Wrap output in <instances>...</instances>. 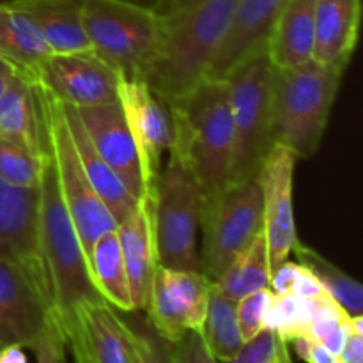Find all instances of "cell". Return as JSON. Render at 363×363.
<instances>
[{
	"label": "cell",
	"instance_id": "cell-1",
	"mask_svg": "<svg viewBox=\"0 0 363 363\" xmlns=\"http://www.w3.org/2000/svg\"><path fill=\"white\" fill-rule=\"evenodd\" d=\"M238 0H163L158 39L144 80L167 103H176L208 80L229 32Z\"/></svg>",
	"mask_w": 363,
	"mask_h": 363
},
{
	"label": "cell",
	"instance_id": "cell-2",
	"mask_svg": "<svg viewBox=\"0 0 363 363\" xmlns=\"http://www.w3.org/2000/svg\"><path fill=\"white\" fill-rule=\"evenodd\" d=\"M169 106L174 121V140L183 149L204 195L225 188L234 149L227 82L223 78H208Z\"/></svg>",
	"mask_w": 363,
	"mask_h": 363
},
{
	"label": "cell",
	"instance_id": "cell-3",
	"mask_svg": "<svg viewBox=\"0 0 363 363\" xmlns=\"http://www.w3.org/2000/svg\"><path fill=\"white\" fill-rule=\"evenodd\" d=\"M342 74L314 59L286 69L273 67V144L289 149L296 160L312 158L325 137Z\"/></svg>",
	"mask_w": 363,
	"mask_h": 363
},
{
	"label": "cell",
	"instance_id": "cell-4",
	"mask_svg": "<svg viewBox=\"0 0 363 363\" xmlns=\"http://www.w3.org/2000/svg\"><path fill=\"white\" fill-rule=\"evenodd\" d=\"M39 240L52 286L53 311L59 318H66L82 301L103 300L91 282L87 255L60 195L48 147L39 183Z\"/></svg>",
	"mask_w": 363,
	"mask_h": 363
},
{
	"label": "cell",
	"instance_id": "cell-5",
	"mask_svg": "<svg viewBox=\"0 0 363 363\" xmlns=\"http://www.w3.org/2000/svg\"><path fill=\"white\" fill-rule=\"evenodd\" d=\"M167 152L169 160L156 183L160 264L201 272L197 241L206 195L181 145L172 140Z\"/></svg>",
	"mask_w": 363,
	"mask_h": 363
},
{
	"label": "cell",
	"instance_id": "cell-6",
	"mask_svg": "<svg viewBox=\"0 0 363 363\" xmlns=\"http://www.w3.org/2000/svg\"><path fill=\"white\" fill-rule=\"evenodd\" d=\"M272 78L273 66L266 50L245 59L223 78L229 85L234 126L229 183L257 177L273 147Z\"/></svg>",
	"mask_w": 363,
	"mask_h": 363
},
{
	"label": "cell",
	"instance_id": "cell-7",
	"mask_svg": "<svg viewBox=\"0 0 363 363\" xmlns=\"http://www.w3.org/2000/svg\"><path fill=\"white\" fill-rule=\"evenodd\" d=\"M82 23L94 53L124 78H142L158 39V11L137 0H82Z\"/></svg>",
	"mask_w": 363,
	"mask_h": 363
},
{
	"label": "cell",
	"instance_id": "cell-8",
	"mask_svg": "<svg viewBox=\"0 0 363 363\" xmlns=\"http://www.w3.org/2000/svg\"><path fill=\"white\" fill-rule=\"evenodd\" d=\"M34 89L39 113H41L45 144L55 165L60 195L87 255L96 240L110 230H116L117 223L99 195L96 194L74 151L62 103L53 98L41 85L34 84Z\"/></svg>",
	"mask_w": 363,
	"mask_h": 363
},
{
	"label": "cell",
	"instance_id": "cell-9",
	"mask_svg": "<svg viewBox=\"0 0 363 363\" xmlns=\"http://www.w3.org/2000/svg\"><path fill=\"white\" fill-rule=\"evenodd\" d=\"M201 273L216 282L264 230L262 191L257 177L229 183L206 195L201 215Z\"/></svg>",
	"mask_w": 363,
	"mask_h": 363
},
{
	"label": "cell",
	"instance_id": "cell-10",
	"mask_svg": "<svg viewBox=\"0 0 363 363\" xmlns=\"http://www.w3.org/2000/svg\"><path fill=\"white\" fill-rule=\"evenodd\" d=\"M211 289L213 282L201 272L160 264L145 307L147 321L169 342H177L190 330L202 333Z\"/></svg>",
	"mask_w": 363,
	"mask_h": 363
},
{
	"label": "cell",
	"instance_id": "cell-11",
	"mask_svg": "<svg viewBox=\"0 0 363 363\" xmlns=\"http://www.w3.org/2000/svg\"><path fill=\"white\" fill-rule=\"evenodd\" d=\"M117 101L137 145L145 188L155 191L163 169V152L169 151L174 140V121L169 103L160 98L142 78L124 77L119 80Z\"/></svg>",
	"mask_w": 363,
	"mask_h": 363
},
{
	"label": "cell",
	"instance_id": "cell-12",
	"mask_svg": "<svg viewBox=\"0 0 363 363\" xmlns=\"http://www.w3.org/2000/svg\"><path fill=\"white\" fill-rule=\"evenodd\" d=\"M121 73L98 53H53L35 84L73 108L117 101Z\"/></svg>",
	"mask_w": 363,
	"mask_h": 363
},
{
	"label": "cell",
	"instance_id": "cell-13",
	"mask_svg": "<svg viewBox=\"0 0 363 363\" xmlns=\"http://www.w3.org/2000/svg\"><path fill=\"white\" fill-rule=\"evenodd\" d=\"M0 259L27 269L52 298L39 240V186L20 188L0 179Z\"/></svg>",
	"mask_w": 363,
	"mask_h": 363
},
{
	"label": "cell",
	"instance_id": "cell-14",
	"mask_svg": "<svg viewBox=\"0 0 363 363\" xmlns=\"http://www.w3.org/2000/svg\"><path fill=\"white\" fill-rule=\"evenodd\" d=\"M296 158L289 149L273 144L257 174L262 191L264 238L272 272L287 261L300 241L294 220L293 184Z\"/></svg>",
	"mask_w": 363,
	"mask_h": 363
},
{
	"label": "cell",
	"instance_id": "cell-15",
	"mask_svg": "<svg viewBox=\"0 0 363 363\" xmlns=\"http://www.w3.org/2000/svg\"><path fill=\"white\" fill-rule=\"evenodd\" d=\"M53 312L50 294L16 262L0 259V350L32 347Z\"/></svg>",
	"mask_w": 363,
	"mask_h": 363
},
{
	"label": "cell",
	"instance_id": "cell-16",
	"mask_svg": "<svg viewBox=\"0 0 363 363\" xmlns=\"http://www.w3.org/2000/svg\"><path fill=\"white\" fill-rule=\"evenodd\" d=\"M73 108V106H71ZM92 145L135 199L147 194L137 145L119 101L74 108Z\"/></svg>",
	"mask_w": 363,
	"mask_h": 363
},
{
	"label": "cell",
	"instance_id": "cell-17",
	"mask_svg": "<svg viewBox=\"0 0 363 363\" xmlns=\"http://www.w3.org/2000/svg\"><path fill=\"white\" fill-rule=\"evenodd\" d=\"M117 241L130 280L135 312L145 311L152 277L160 266L156 234V190L138 199L131 215L116 227Z\"/></svg>",
	"mask_w": 363,
	"mask_h": 363
},
{
	"label": "cell",
	"instance_id": "cell-18",
	"mask_svg": "<svg viewBox=\"0 0 363 363\" xmlns=\"http://www.w3.org/2000/svg\"><path fill=\"white\" fill-rule=\"evenodd\" d=\"M59 319L64 335L77 340L94 363L133 362L128 323L108 301H82Z\"/></svg>",
	"mask_w": 363,
	"mask_h": 363
},
{
	"label": "cell",
	"instance_id": "cell-19",
	"mask_svg": "<svg viewBox=\"0 0 363 363\" xmlns=\"http://www.w3.org/2000/svg\"><path fill=\"white\" fill-rule=\"evenodd\" d=\"M289 0H238L229 32L209 67L208 78L222 80L248 57L266 50V41Z\"/></svg>",
	"mask_w": 363,
	"mask_h": 363
},
{
	"label": "cell",
	"instance_id": "cell-20",
	"mask_svg": "<svg viewBox=\"0 0 363 363\" xmlns=\"http://www.w3.org/2000/svg\"><path fill=\"white\" fill-rule=\"evenodd\" d=\"M362 0H315L312 59L344 73L358 45Z\"/></svg>",
	"mask_w": 363,
	"mask_h": 363
},
{
	"label": "cell",
	"instance_id": "cell-21",
	"mask_svg": "<svg viewBox=\"0 0 363 363\" xmlns=\"http://www.w3.org/2000/svg\"><path fill=\"white\" fill-rule=\"evenodd\" d=\"M53 50L25 11L13 0L0 2V59L30 84H35Z\"/></svg>",
	"mask_w": 363,
	"mask_h": 363
},
{
	"label": "cell",
	"instance_id": "cell-22",
	"mask_svg": "<svg viewBox=\"0 0 363 363\" xmlns=\"http://www.w3.org/2000/svg\"><path fill=\"white\" fill-rule=\"evenodd\" d=\"M315 35V0H289L266 41L273 67L301 66L312 60Z\"/></svg>",
	"mask_w": 363,
	"mask_h": 363
},
{
	"label": "cell",
	"instance_id": "cell-23",
	"mask_svg": "<svg viewBox=\"0 0 363 363\" xmlns=\"http://www.w3.org/2000/svg\"><path fill=\"white\" fill-rule=\"evenodd\" d=\"M32 18L53 53H91L82 23V0H13Z\"/></svg>",
	"mask_w": 363,
	"mask_h": 363
},
{
	"label": "cell",
	"instance_id": "cell-24",
	"mask_svg": "<svg viewBox=\"0 0 363 363\" xmlns=\"http://www.w3.org/2000/svg\"><path fill=\"white\" fill-rule=\"evenodd\" d=\"M62 106L67 126H69L71 131V140H73L74 151H77L78 158H80L82 167H84L91 184L94 186L96 194L99 195L103 204L106 206L110 215L113 216L116 223L119 225V223H123L131 215V211H133L138 201L126 190V186L121 183L117 174L106 165L105 160L98 155V151L92 145L91 138L85 133L74 108L64 105V103Z\"/></svg>",
	"mask_w": 363,
	"mask_h": 363
},
{
	"label": "cell",
	"instance_id": "cell-25",
	"mask_svg": "<svg viewBox=\"0 0 363 363\" xmlns=\"http://www.w3.org/2000/svg\"><path fill=\"white\" fill-rule=\"evenodd\" d=\"M0 137L34 155L46 149L34 84L14 74L0 99Z\"/></svg>",
	"mask_w": 363,
	"mask_h": 363
},
{
	"label": "cell",
	"instance_id": "cell-26",
	"mask_svg": "<svg viewBox=\"0 0 363 363\" xmlns=\"http://www.w3.org/2000/svg\"><path fill=\"white\" fill-rule=\"evenodd\" d=\"M87 268L92 286L103 300L119 312H135L130 280L116 230L96 240L87 254Z\"/></svg>",
	"mask_w": 363,
	"mask_h": 363
},
{
	"label": "cell",
	"instance_id": "cell-27",
	"mask_svg": "<svg viewBox=\"0 0 363 363\" xmlns=\"http://www.w3.org/2000/svg\"><path fill=\"white\" fill-rule=\"evenodd\" d=\"M269 282H272V266H269L268 245L262 230L257 240L243 254L238 255L236 261L213 284L223 296L238 301L255 291L268 289Z\"/></svg>",
	"mask_w": 363,
	"mask_h": 363
},
{
	"label": "cell",
	"instance_id": "cell-28",
	"mask_svg": "<svg viewBox=\"0 0 363 363\" xmlns=\"http://www.w3.org/2000/svg\"><path fill=\"white\" fill-rule=\"evenodd\" d=\"M291 254L296 257V262L308 269L323 287L326 293L344 308L350 315H362L363 312V289L362 284L351 275L344 273L339 266L333 264L332 261L319 254L308 245L298 241L296 247L293 248Z\"/></svg>",
	"mask_w": 363,
	"mask_h": 363
},
{
	"label": "cell",
	"instance_id": "cell-29",
	"mask_svg": "<svg viewBox=\"0 0 363 363\" xmlns=\"http://www.w3.org/2000/svg\"><path fill=\"white\" fill-rule=\"evenodd\" d=\"M202 337L209 353L218 362L233 360L245 344L236 315V301L223 296L213 284Z\"/></svg>",
	"mask_w": 363,
	"mask_h": 363
},
{
	"label": "cell",
	"instance_id": "cell-30",
	"mask_svg": "<svg viewBox=\"0 0 363 363\" xmlns=\"http://www.w3.org/2000/svg\"><path fill=\"white\" fill-rule=\"evenodd\" d=\"M323 296L303 300V298H298L294 294L273 293L272 305H269L268 314H266L264 328L279 333L280 339L286 340L287 344L296 337L305 335Z\"/></svg>",
	"mask_w": 363,
	"mask_h": 363
},
{
	"label": "cell",
	"instance_id": "cell-31",
	"mask_svg": "<svg viewBox=\"0 0 363 363\" xmlns=\"http://www.w3.org/2000/svg\"><path fill=\"white\" fill-rule=\"evenodd\" d=\"M45 162L46 149L43 155H34L21 145L0 137V179L6 183L20 188H38Z\"/></svg>",
	"mask_w": 363,
	"mask_h": 363
},
{
	"label": "cell",
	"instance_id": "cell-32",
	"mask_svg": "<svg viewBox=\"0 0 363 363\" xmlns=\"http://www.w3.org/2000/svg\"><path fill=\"white\" fill-rule=\"evenodd\" d=\"M131 335V363H172V342L163 339L147 319H124Z\"/></svg>",
	"mask_w": 363,
	"mask_h": 363
},
{
	"label": "cell",
	"instance_id": "cell-33",
	"mask_svg": "<svg viewBox=\"0 0 363 363\" xmlns=\"http://www.w3.org/2000/svg\"><path fill=\"white\" fill-rule=\"evenodd\" d=\"M225 363H291L286 340L273 330H261L241 346L236 357Z\"/></svg>",
	"mask_w": 363,
	"mask_h": 363
},
{
	"label": "cell",
	"instance_id": "cell-34",
	"mask_svg": "<svg viewBox=\"0 0 363 363\" xmlns=\"http://www.w3.org/2000/svg\"><path fill=\"white\" fill-rule=\"evenodd\" d=\"M272 300L273 291L268 287V289L247 294V296L236 301L238 325H240V332L245 342L257 335L261 330H264L266 314H268Z\"/></svg>",
	"mask_w": 363,
	"mask_h": 363
},
{
	"label": "cell",
	"instance_id": "cell-35",
	"mask_svg": "<svg viewBox=\"0 0 363 363\" xmlns=\"http://www.w3.org/2000/svg\"><path fill=\"white\" fill-rule=\"evenodd\" d=\"M66 347L67 340L64 335L62 325H60L57 312L53 311L30 350L35 353L38 363H67Z\"/></svg>",
	"mask_w": 363,
	"mask_h": 363
},
{
	"label": "cell",
	"instance_id": "cell-36",
	"mask_svg": "<svg viewBox=\"0 0 363 363\" xmlns=\"http://www.w3.org/2000/svg\"><path fill=\"white\" fill-rule=\"evenodd\" d=\"M350 318L351 315L347 314L330 294H325V296L319 300V305L318 308H315L314 315H312L311 325H308L305 335H307L308 339L321 342L328 333H332L333 330L350 321Z\"/></svg>",
	"mask_w": 363,
	"mask_h": 363
},
{
	"label": "cell",
	"instance_id": "cell-37",
	"mask_svg": "<svg viewBox=\"0 0 363 363\" xmlns=\"http://www.w3.org/2000/svg\"><path fill=\"white\" fill-rule=\"evenodd\" d=\"M172 363H220L209 353L201 332L184 333L177 342H172Z\"/></svg>",
	"mask_w": 363,
	"mask_h": 363
},
{
	"label": "cell",
	"instance_id": "cell-38",
	"mask_svg": "<svg viewBox=\"0 0 363 363\" xmlns=\"http://www.w3.org/2000/svg\"><path fill=\"white\" fill-rule=\"evenodd\" d=\"M291 342L294 344V351H296V354L301 358V360L308 363H335L337 362V358L333 357V354H330L321 342L308 339L307 335L296 337V339H293Z\"/></svg>",
	"mask_w": 363,
	"mask_h": 363
},
{
	"label": "cell",
	"instance_id": "cell-39",
	"mask_svg": "<svg viewBox=\"0 0 363 363\" xmlns=\"http://www.w3.org/2000/svg\"><path fill=\"white\" fill-rule=\"evenodd\" d=\"M289 294L303 298V300H312V298H319L326 294V289L305 266L300 264V272H298L296 279H294Z\"/></svg>",
	"mask_w": 363,
	"mask_h": 363
},
{
	"label": "cell",
	"instance_id": "cell-40",
	"mask_svg": "<svg viewBox=\"0 0 363 363\" xmlns=\"http://www.w3.org/2000/svg\"><path fill=\"white\" fill-rule=\"evenodd\" d=\"M350 335H351V328H350V321H347V323H344L342 326H339V328L333 330L332 333H328V335L321 340V344L325 346V350L328 351L330 354H333L335 358H339L340 351H342L344 346H346Z\"/></svg>",
	"mask_w": 363,
	"mask_h": 363
},
{
	"label": "cell",
	"instance_id": "cell-41",
	"mask_svg": "<svg viewBox=\"0 0 363 363\" xmlns=\"http://www.w3.org/2000/svg\"><path fill=\"white\" fill-rule=\"evenodd\" d=\"M339 363H363V335H354L351 333L346 346L340 351Z\"/></svg>",
	"mask_w": 363,
	"mask_h": 363
},
{
	"label": "cell",
	"instance_id": "cell-42",
	"mask_svg": "<svg viewBox=\"0 0 363 363\" xmlns=\"http://www.w3.org/2000/svg\"><path fill=\"white\" fill-rule=\"evenodd\" d=\"M0 363H28L21 346H7L0 350Z\"/></svg>",
	"mask_w": 363,
	"mask_h": 363
},
{
	"label": "cell",
	"instance_id": "cell-43",
	"mask_svg": "<svg viewBox=\"0 0 363 363\" xmlns=\"http://www.w3.org/2000/svg\"><path fill=\"white\" fill-rule=\"evenodd\" d=\"M66 340H67V347H69L71 354H73L74 363H94L92 362V358L85 353V350L77 342V340L71 339V337H66Z\"/></svg>",
	"mask_w": 363,
	"mask_h": 363
},
{
	"label": "cell",
	"instance_id": "cell-44",
	"mask_svg": "<svg viewBox=\"0 0 363 363\" xmlns=\"http://www.w3.org/2000/svg\"><path fill=\"white\" fill-rule=\"evenodd\" d=\"M14 74H16V73L13 71V67H11L9 64L4 62V60L0 59V99H2L4 91H6V87L9 85V82L13 80Z\"/></svg>",
	"mask_w": 363,
	"mask_h": 363
},
{
	"label": "cell",
	"instance_id": "cell-45",
	"mask_svg": "<svg viewBox=\"0 0 363 363\" xmlns=\"http://www.w3.org/2000/svg\"><path fill=\"white\" fill-rule=\"evenodd\" d=\"M137 2L149 4V6H158V4H160V2H163V0H137Z\"/></svg>",
	"mask_w": 363,
	"mask_h": 363
},
{
	"label": "cell",
	"instance_id": "cell-46",
	"mask_svg": "<svg viewBox=\"0 0 363 363\" xmlns=\"http://www.w3.org/2000/svg\"><path fill=\"white\" fill-rule=\"evenodd\" d=\"M335 363H339V362H335Z\"/></svg>",
	"mask_w": 363,
	"mask_h": 363
}]
</instances>
